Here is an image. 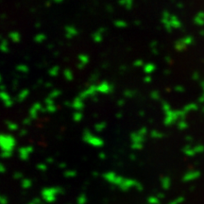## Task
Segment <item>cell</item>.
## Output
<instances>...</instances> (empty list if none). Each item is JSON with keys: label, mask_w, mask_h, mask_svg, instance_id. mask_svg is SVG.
<instances>
[{"label": "cell", "mask_w": 204, "mask_h": 204, "mask_svg": "<svg viewBox=\"0 0 204 204\" xmlns=\"http://www.w3.org/2000/svg\"><path fill=\"white\" fill-rule=\"evenodd\" d=\"M162 23L168 32L172 31V30H178L181 27V23L178 19V17L176 15L169 14L168 12H164L163 14Z\"/></svg>", "instance_id": "6da1fadb"}, {"label": "cell", "mask_w": 204, "mask_h": 204, "mask_svg": "<svg viewBox=\"0 0 204 204\" xmlns=\"http://www.w3.org/2000/svg\"><path fill=\"white\" fill-rule=\"evenodd\" d=\"M96 94H98V93H97V89H96V85L92 84V85L88 86L84 91H82V92L79 95V96L84 100V99H86V98H88V97H94Z\"/></svg>", "instance_id": "7a4b0ae2"}, {"label": "cell", "mask_w": 204, "mask_h": 204, "mask_svg": "<svg viewBox=\"0 0 204 204\" xmlns=\"http://www.w3.org/2000/svg\"><path fill=\"white\" fill-rule=\"evenodd\" d=\"M96 89H97V93L98 94H102V95H106V94H110L113 92V86L107 82V81H102L99 84L96 85Z\"/></svg>", "instance_id": "3957f363"}, {"label": "cell", "mask_w": 204, "mask_h": 204, "mask_svg": "<svg viewBox=\"0 0 204 204\" xmlns=\"http://www.w3.org/2000/svg\"><path fill=\"white\" fill-rule=\"evenodd\" d=\"M1 98H2V101L4 103V105L6 107H12L14 103V99L12 98V96L5 91V89H2V92H1Z\"/></svg>", "instance_id": "277c9868"}, {"label": "cell", "mask_w": 204, "mask_h": 204, "mask_svg": "<svg viewBox=\"0 0 204 204\" xmlns=\"http://www.w3.org/2000/svg\"><path fill=\"white\" fill-rule=\"evenodd\" d=\"M64 33H65V37L67 39H72L78 35V30L74 26H67L65 28Z\"/></svg>", "instance_id": "5b68a950"}, {"label": "cell", "mask_w": 204, "mask_h": 204, "mask_svg": "<svg viewBox=\"0 0 204 204\" xmlns=\"http://www.w3.org/2000/svg\"><path fill=\"white\" fill-rule=\"evenodd\" d=\"M89 61H90V58H89V56H88L87 54H84V53H83V54L79 55L78 67H79L80 69H82L84 66H86V65L88 64Z\"/></svg>", "instance_id": "8992f818"}, {"label": "cell", "mask_w": 204, "mask_h": 204, "mask_svg": "<svg viewBox=\"0 0 204 204\" xmlns=\"http://www.w3.org/2000/svg\"><path fill=\"white\" fill-rule=\"evenodd\" d=\"M188 38H189V37H187V38H185V39H182V40L177 41L176 44H175V48H176L178 51L183 50L184 47H185V46L188 45V42H189V40H190V39H188Z\"/></svg>", "instance_id": "52a82bcc"}, {"label": "cell", "mask_w": 204, "mask_h": 204, "mask_svg": "<svg viewBox=\"0 0 204 204\" xmlns=\"http://www.w3.org/2000/svg\"><path fill=\"white\" fill-rule=\"evenodd\" d=\"M72 107L74 108V109H76V110H81V109H83V107H84V102H83V99L82 98H80V96H77L74 100H73V102H72Z\"/></svg>", "instance_id": "ba28073f"}, {"label": "cell", "mask_w": 204, "mask_h": 204, "mask_svg": "<svg viewBox=\"0 0 204 204\" xmlns=\"http://www.w3.org/2000/svg\"><path fill=\"white\" fill-rule=\"evenodd\" d=\"M105 32V29H100L98 30H96L94 34H93V40L96 43H100L103 40V34Z\"/></svg>", "instance_id": "9c48e42d"}, {"label": "cell", "mask_w": 204, "mask_h": 204, "mask_svg": "<svg viewBox=\"0 0 204 204\" xmlns=\"http://www.w3.org/2000/svg\"><path fill=\"white\" fill-rule=\"evenodd\" d=\"M143 70H144V72H145L146 74L150 75V74H152V73L156 70V65H155L154 63H146V64L144 65Z\"/></svg>", "instance_id": "30bf717a"}, {"label": "cell", "mask_w": 204, "mask_h": 204, "mask_svg": "<svg viewBox=\"0 0 204 204\" xmlns=\"http://www.w3.org/2000/svg\"><path fill=\"white\" fill-rule=\"evenodd\" d=\"M9 38L14 42V43H18L21 40V35L18 31H12L9 34Z\"/></svg>", "instance_id": "8fae6325"}, {"label": "cell", "mask_w": 204, "mask_h": 204, "mask_svg": "<svg viewBox=\"0 0 204 204\" xmlns=\"http://www.w3.org/2000/svg\"><path fill=\"white\" fill-rule=\"evenodd\" d=\"M119 4L126 10H130L133 7V0H120Z\"/></svg>", "instance_id": "7c38bea8"}, {"label": "cell", "mask_w": 204, "mask_h": 204, "mask_svg": "<svg viewBox=\"0 0 204 204\" xmlns=\"http://www.w3.org/2000/svg\"><path fill=\"white\" fill-rule=\"evenodd\" d=\"M41 108H42V105H41L40 103H35V104L32 106V108L30 109V114L32 117H36V115H37V112H38L39 110H41Z\"/></svg>", "instance_id": "4fadbf2b"}, {"label": "cell", "mask_w": 204, "mask_h": 204, "mask_svg": "<svg viewBox=\"0 0 204 204\" xmlns=\"http://www.w3.org/2000/svg\"><path fill=\"white\" fill-rule=\"evenodd\" d=\"M63 76H64L65 80H68V81H71V80H73V78H74L73 72H72L69 68H66V69L63 71Z\"/></svg>", "instance_id": "5bb4252c"}, {"label": "cell", "mask_w": 204, "mask_h": 204, "mask_svg": "<svg viewBox=\"0 0 204 204\" xmlns=\"http://www.w3.org/2000/svg\"><path fill=\"white\" fill-rule=\"evenodd\" d=\"M29 95H30V91H29V90L25 89V90L21 91V92L19 93V95H18V100H19V101L25 100V99L29 96Z\"/></svg>", "instance_id": "9a60e30c"}, {"label": "cell", "mask_w": 204, "mask_h": 204, "mask_svg": "<svg viewBox=\"0 0 204 204\" xmlns=\"http://www.w3.org/2000/svg\"><path fill=\"white\" fill-rule=\"evenodd\" d=\"M46 39H47V36L44 34V33H38L36 36H35V38H34V41L36 42V43H43L44 41H46Z\"/></svg>", "instance_id": "2e32d148"}, {"label": "cell", "mask_w": 204, "mask_h": 204, "mask_svg": "<svg viewBox=\"0 0 204 204\" xmlns=\"http://www.w3.org/2000/svg\"><path fill=\"white\" fill-rule=\"evenodd\" d=\"M1 50L4 52V53H8L9 51V44H8V41L3 38L2 39V43H1Z\"/></svg>", "instance_id": "e0dca14e"}, {"label": "cell", "mask_w": 204, "mask_h": 204, "mask_svg": "<svg viewBox=\"0 0 204 204\" xmlns=\"http://www.w3.org/2000/svg\"><path fill=\"white\" fill-rule=\"evenodd\" d=\"M114 26L118 29H124L128 26V24L125 22V21H122V20H117L114 22Z\"/></svg>", "instance_id": "ac0fdd59"}, {"label": "cell", "mask_w": 204, "mask_h": 204, "mask_svg": "<svg viewBox=\"0 0 204 204\" xmlns=\"http://www.w3.org/2000/svg\"><path fill=\"white\" fill-rule=\"evenodd\" d=\"M59 72H60V68H59L58 66H54V67L50 68V70H49V75H50L51 77H56V76H58Z\"/></svg>", "instance_id": "d6986e66"}, {"label": "cell", "mask_w": 204, "mask_h": 204, "mask_svg": "<svg viewBox=\"0 0 204 204\" xmlns=\"http://www.w3.org/2000/svg\"><path fill=\"white\" fill-rule=\"evenodd\" d=\"M17 70L19 71V72H22V73H28L29 72V67L27 66V65H25V64H20V65H18L17 67Z\"/></svg>", "instance_id": "ffe728a7"}, {"label": "cell", "mask_w": 204, "mask_h": 204, "mask_svg": "<svg viewBox=\"0 0 204 204\" xmlns=\"http://www.w3.org/2000/svg\"><path fill=\"white\" fill-rule=\"evenodd\" d=\"M59 96H61V91H59V90H54V91H52L50 94H49V97L50 98H52V99H55L56 97H58Z\"/></svg>", "instance_id": "44dd1931"}, {"label": "cell", "mask_w": 204, "mask_h": 204, "mask_svg": "<svg viewBox=\"0 0 204 204\" xmlns=\"http://www.w3.org/2000/svg\"><path fill=\"white\" fill-rule=\"evenodd\" d=\"M150 96H151V97L153 99H159V97H160V94H159L158 91H153Z\"/></svg>", "instance_id": "7402d4cb"}, {"label": "cell", "mask_w": 204, "mask_h": 204, "mask_svg": "<svg viewBox=\"0 0 204 204\" xmlns=\"http://www.w3.org/2000/svg\"><path fill=\"white\" fill-rule=\"evenodd\" d=\"M134 66H142V67H144V62L142 61V60H138V61H136V62H134Z\"/></svg>", "instance_id": "603a6c76"}, {"label": "cell", "mask_w": 204, "mask_h": 204, "mask_svg": "<svg viewBox=\"0 0 204 204\" xmlns=\"http://www.w3.org/2000/svg\"><path fill=\"white\" fill-rule=\"evenodd\" d=\"M163 110L165 111V113H166V112L170 111V105H169L168 103L163 102Z\"/></svg>", "instance_id": "cb8c5ba5"}, {"label": "cell", "mask_w": 204, "mask_h": 204, "mask_svg": "<svg viewBox=\"0 0 204 204\" xmlns=\"http://www.w3.org/2000/svg\"><path fill=\"white\" fill-rule=\"evenodd\" d=\"M124 95H125V96H127V97H132V96H134V92H131V91H126V92L124 93Z\"/></svg>", "instance_id": "d4e9b609"}, {"label": "cell", "mask_w": 204, "mask_h": 204, "mask_svg": "<svg viewBox=\"0 0 204 204\" xmlns=\"http://www.w3.org/2000/svg\"><path fill=\"white\" fill-rule=\"evenodd\" d=\"M144 80H145L146 83H149V82H151V80H152V79H151V76H146V77L144 79Z\"/></svg>", "instance_id": "484cf974"}, {"label": "cell", "mask_w": 204, "mask_h": 204, "mask_svg": "<svg viewBox=\"0 0 204 204\" xmlns=\"http://www.w3.org/2000/svg\"><path fill=\"white\" fill-rule=\"evenodd\" d=\"M51 1H52V2H54V3H57V4H58V3H61V2H63V0H51Z\"/></svg>", "instance_id": "4316f807"}]
</instances>
